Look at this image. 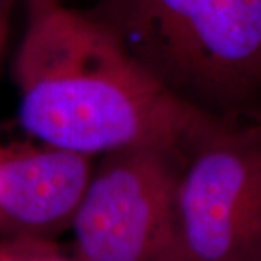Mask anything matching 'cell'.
Here are the masks:
<instances>
[{
	"label": "cell",
	"instance_id": "cell-1",
	"mask_svg": "<svg viewBox=\"0 0 261 261\" xmlns=\"http://www.w3.org/2000/svg\"><path fill=\"white\" fill-rule=\"evenodd\" d=\"M19 122L42 144L103 155L135 145L185 157L207 121L174 102L89 13L60 0H29L13 61Z\"/></svg>",
	"mask_w": 261,
	"mask_h": 261
},
{
	"label": "cell",
	"instance_id": "cell-2",
	"mask_svg": "<svg viewBox=\"0 0 261 261\" xmlns=\"http://www.w3.org/2000/svg\"><path fill=\"white\" fill-rule=\"evenodd\" d=\"M87 12L187 111L261 122V0H97Z\"/></svg>",
	"mask_w": 261,
	"mask_h": 261
},
{
	"label": "cell",
	"instance_id": "cell-3",
	"mask_svg": "<svg viewBox=\"0 0 261 261\" xmlns=\"http://www.w3.org/2000/svg\"><path fill=\"white\" fill-rule=\"evenodd\" d=\"M174 261H261V122L218 123L189 149Z\"/></svg>",
	"mask_w": 261,
	"mask_h": 261
},
{
	"label": "cell",
	"instance_id": "cell-4",
	"mask_svg": "<svg viewBox=\"0 0 261 261\" xmlns=\"http://www.w3.org/2000/svg\"><path fill=\"white\" fill-rule=\"evenodd\" d=\"M185 155L135 145L100 155L74 215L79 261H174Z\"/></svg>",
	"mask_w": 261,
	"mask_h": 261
},
{
	"label": "cell",
	"instance_id": "cell-5",
	"mask_svg": "<svg viewBox=\"0 0 261 261\" xmlns=\"http://www.w3.org/2000/svg\"><path fill=\"white\" fill-rule=\"evenodd\" d=\"M94 166L93 155L47 144L3 148L0 219L28 235L71 226Z\"/></svg>",
	"mask_w": 261,
	"mask_h": 261
},
{
	"label": "cell",
	"instance_id": "cell-6",
	"mask_svg": "<svg viewBox=\"0 0 261 261\" xmlns=\"http://www.w3.org/2000/svg\"><path fill=\"white\" fill-rule=\"evenodd\" d=\"M0 261H79L75 260H67L56 255H48V254H39V255H16V257H6L2 258Z\"/></svg>",
	"mask_w": 261,
	"mask_h": 261
},
{
	"label": "cell",
	"instance_id": "cell-7",
	"mask_svg": "<svg viewBox=\"0 0 261 261\" xmlns=\"http://www.w3.org/2000/svg\"><path fill=\"white\" fill-rule=\"evenodd\" d=\"M9 15L10 8L0 10V57L5 48L6 37H8V28H9Z\"/></svg>",
	"mask_w": 261,
	"mask_h": 261
},
{
	"label": "cell",
	"instance_id": "cell-8",
	"mask_svg": "<svg viewBox=\"0 0 261 261\" xmlns=\"http://www.w3.org/2000/svg\"><path fill=\"white\" fill-rule=\"evenodd\" d=\"M12 8V0H0V10Z\"/></svg>",
	"mask_w": 261,
	"mask_h": 261
},
{
	"label": "cell",
	"instance_id": "cell-9",
	"mask_svg": "<svg viewBox=\"0 0 261 261\" xmlns=\"http://www.w3.org/2000/svg\"><path fill=\"white\" fill-rule=\"evenodd\" d=\"M2 154H3V148L0 147V159H2Z\"/></svg>",
	"mask_w": 261,
	"mask_h": 261
}]
</instances>
